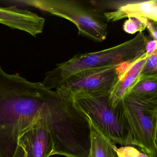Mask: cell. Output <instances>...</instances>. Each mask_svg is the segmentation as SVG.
<instances>
[{
    "instance_id": "obj_20",
    "label": "cell",
    "mask_w": 157,
    "mask_h": 157,
    "mask_svg": "<svg viewBox=\"0 0 157 157\" xmlns=\"http://www.w3.org/2000/svg\"><path fill=\"white\" fill-rule=\"evenodd\" d=\"M155 143H156L157 144V130H156V134Z\"/></svg>"
},
{
    "instance_id": "obj_19",
    "label": "cell",
    "mask_w": 157,
    "mask_h": 157,
    "mask_svg": "<svg viewBox=\"0 0 157 157\" xmlns=\"http://www.w3.org/2000/svg\"><path fill=\"white\" fill-rule=\"evenodd\" d=\"M88 157H95L93 153L91 152V150H90V152L89 155Z\"/></svg>"
},
{
    "instance_id": "obj_2",
    "label": "cell",
    "mask_w": 157,
    "mask_h": 157,
    "mask_svg": "<svg viewBox=\"0 0 157 157\" xmlns=\"http://www.w3.org/2000/svg\"><path fill=\"white\" fill-rule=\"evenodd\" d=\"M147 38L139 32L132 39L117 46L95 52L76 54L68 61L56 64L45 74L42 84L49 89L57 88L66 79L82 71L121 64L145 53Z\"/></svg>"
},
{
    "instance_id": "obj_1",
    "label": "cell",
    "mask_w": 157,
    "mask_h": 157,
    "mask_svg": "<svg viewBox=\"0 0 157 157\" xmlns=\"http://www.w3.org/2000/svg\"><path fill=\"white\" fill-rule=\"evenodd\" d=\"M50 90L42 83L7 73L0 62V157H25L20 138L36 124Z\"/></svg>"
},
{
    "instance_id": "obj_13",
    "label": "cell",
    "mask_w": 157,
    "mask_h": 157,
    "mask_svg": "<svg viewBox=\"0 0 157 157\" xmlns=\"http://www.w3.org/2000/svg\"><path fill=\"white\" fill-rule=\"evenodd\" d=\"M157 77V50L147 58L139 74L138 81L146 78Z\"/></svg>"
},
{
    "instance_id": "obj_14",
    "label": "cell",
    "mask_w": 157,
    "mask_h": 157,
    "mask_svg": "<svg viewBox=\"0 0 157 157\" xmlns=\"http://www.w3.org/2000/svg\"><path fill=\"white\" fill-rule=\"evenodd\" d=\"M124 22L123 26L124 30L126 33L134 34L136 32H143L147 28L145 18L130 17Z\"/></svg>"
},
{
    "instance_id": "obj_7",
    "label": "cell",
    "mask_w": 157,
    "mask_h": 157,
    "mask_svg": "<svg viewBox=\"0 0 157 157\" xmlns=\"http://www.w3.org/2000/svg\"><path fill=\"white\" fill-rule=\"evenodd\" d=\"M25 157H50L56 155L52 135L48 127L38 120L20 139Z\"/></svg>"
},
{
    "instance_id": "obj_18",
    "label": "cell",
    "mask_w": 157,
    "mask_h": 157,
    "mask_svg": "<svg viewBox=\"0 0 157 157\" xmlns=\"http://www.w3.org/2000/svg\"><path fill=\"white\" fill-rule=\"evenodd\" d=\"M149 157H157V144L156 143L155 147L153 150L152 155Z\"/></svg>"
},
{
    "instance_id": "obj_4",
    "label": "cell",
    "mask_w": 157,
    "mask_h": 157,
    "mask_svg": "<svg viewBox=\"0 0 157 157\" xmlns=\"http://www.w3.org/2000/svg\"><path fill=\"white\" fill-rule=\"evenodd\" d=\"M121 105L128 132V146L138 147L150 156L156 146L157 102L141 101L128 94Z\"/></svg>"
},
{
    "instance_id": "obj_3",
    "label": "cell",
    "mask_w": 157,
    "mask_h": 157,
    "mask_svg": "<svg viewBox=\"0 0 157 157\" xmlns=\"http://www.w3.org/2000/svg\"><path fill=\"white\" fill-rule=\"evenodd\" d=\"M22 2L52 15L69 20L76 26L79 35L93 41L102 42L108 36L109 22L105 15L107 11L97 4L73 0H36Z\"/></svg>"
},
{
    "instance_id": "obj_12",
    "label": "cell",
    "mask_w": 157,
    "mask_h": 157,
    "mask_svg": "<svg viewBox=\"0 0 157 157\" xmlns=\"http://www.w3.org/2000/svg\"><path fill=\"white\" fill-rule=\"evenodd\" d=\"M128 94L141 101L157 102V77L138 81Z\"/></svg>"
},
{
    "instance_id": "obj_11",
    "label": "cell",
    "mask_w": 157,
    "mask_h": 157,
    "mask_svg": "<svg viewBox=\"0 0 157 157\" xmlns=\"http://www.w3.org/2000/svg\"><path fill=\"white\" fill-rule=\"evenodd\" d=\"M90 150L95 157H118L115 143L102 133L90 121Z\"/></svg>"
},
{
    "instance_id": "obj_15",
    "label": "cell",
    "mask_w": 157,
    "mask_h": 157,
    "mask_svg": "<svg viewBox=\"0 0 157 157\" xmlns=\"http://www.w3.org/2000/svg\"><path fill=\"white\" fill-rule=\"evenodd\" d=\"M115 150L118 157H149L144 152L131 146L122 147L120 148L116 147Z\"/></svg>"
},
{
    "instance_id": "obj_16",
    "label": "cell",
    "mask_w": 157,
    "mask_h": 157,
    "mask_svg": "<svg viewBox=\"0 0 157 157\" xmlns=\"http://www.w3.org/2000/svg\"><path fill=\"white\" fill-rule=\"evenodd\" d=\"M146 24L147 28L148 29L151 37L157 42V27L154 21L147 18H144Z\"/></svg>"
},
{
    "instance_id": "obj_9",
    "label": "cell",
    "mask_w": 157,
    "mask_h": 157,
    "mask_svg": "<svg viewBox=\"0 0 157 157\" xmlns=\"http://www.w3.org/2000/svg\"><path fill=\"white\" fill-rule=\"evenodd\" d=\"M147 59L145 56H142L136 59L125 73L119 77L118 82L110 94L109 99L113 107H117L122 99L129 94L138 82L139 74Z\"/></svg>"
},
{
    "instance_id": "obj_10",
    "label": "cell",
    "mask_w": 157,
    "mask_h": 157,
    "mask_svg": "<svg viewBox=\"0 0 157 157\" xmlns=\"http://www.w3.org/2000/svg\"><path fill=\"white\" fill-rule=\"evenodd\" d=\"M108 22H115L130 17L145 18L157 22V0L126 4L112 12H106Z\"/></svg>"
},
{
    "instance_id": "obj_6",
    "label": "cell",
    "mask_w": 157,
    "mask_h": 157,
    "mask_svg": "<svg viewBox=\"0 0 157 157\" xmlns=\"http://www.w3.org/2000/svg\"><path fill=\"white\" fill-rule=\"evenodd\" d=\"M110 65L82 71L61 83L56 91L71 100L110 94L119 80L117 67Z\"/></svg>"
},
{
    "instance_id": "obj_21",
    "label": "cell",
    "mask_w": 157,
    "mask_h": 157,
    "mask_svg": "<svg viewBox=\"0 0 157 157\" xmlns=\"http://www.w3.org/2000/svg\"><path fill=\"white\" fill-rule=\"evenodd\" d=\"M154 23H155V24L156 26L157 27V22H155V21H154Z\"/></svg>"
},
{
    "instance_id": "obj_17",
    "label": "cell",
    "mask_w": 157,
    "mask_h": 157,
    "mask_svg": "<svg viewBox=\"0 0 157 157\" xmlns=\"http://www.w3.org/2000/svg\"><path fill=\"white\" fill-rule=\"evenodd\" d=\"M157 50V42L155 40H147L145 48V52L148 56L152 55Z\"/></svg>"
},
{
    "instance_id": "obj_8",
    "label": "cell",
    "mask_w": 157,
    "mask_h": 157,
    "mask_svg": "<svg viewBox=\"0 0 157 157\" xmlns=\"http://www.w3.org/2000/svg\"><path fill=\"white\" fill-rule=\"evenodd\" d=\"M46 19L37 14L15 6L0 7V23L34 37L43 32Z\"/></svg>"
},
{
    "instance_id": "obj_5",
    "label": "cell",
    "mask_w": 157,
    "mask_h": 157,
    "mask_svg": "<svg viewBox=\"0 0 157 157\" xmlns=\"http://www.w3.org/2000/svg\"><path fill=\"white\" fill-rule=\"evenodd\" d=\"M110 94L83 97L73 100L77 108L105 136L121 145L128 146V132L125 126L121 102L113 107Z\"/></svg>"
}]
</instances>
